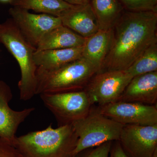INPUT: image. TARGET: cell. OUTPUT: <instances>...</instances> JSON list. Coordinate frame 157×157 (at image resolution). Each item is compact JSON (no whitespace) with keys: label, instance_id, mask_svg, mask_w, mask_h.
Segmentation results:
<instances>
[{"label":"cell","instance_id":"7402d4cb","mask_svg":"<svg viewBox=\"0 0 157 157\" xmlns=\"http://www.w3.org/2000/svg\"><path fill=\"white\" fill-rule=\"evenodd\" d=\"M0 157H22L16 147L0 138Z\"/></svg>","mask_w":157,"mask_h":157},{"label":"cell","instance_id":"7a4b0ae2","mask_svg":"<svg viewBox=\"0 0 157 157\" xmlns=\"http://www.w3.org/2000/svg\"><path fill=\"white\" fill-rule=\"evenodd\" d=\"M78 137L72 125L41 131L16 137L14 146L22 157H73Z\"/></svg>","mask_w":157,"mask_h":157},{"label":"cell","instance_id":"277c9868","mask_svg":"<svg viewBox=\"0 0 157 157\" xmlns=\"http://www.w3.org/2000/svg\"><path fill=\"white\" fill-rule=\"evenodd\" d=\"M0 43L6 47L19 65L21 78L18 87L21 100H30L36 95L37 67L33 55L36 48L23 36L11 18L0 24Z\"/></svg>","mask_w":157,"mask_h":157},{"label":"cell","instance_id":"8992f818","mask_svg":"<svg viewBox=\"0 0 157 157\" xmlns=\"http://www.w3.org/2000/svg\"><path fill=\"white\" fill-rule=\"evenodd\" d=\"M39 96L45 107L55 117L58 127L72 125L83 118L93 106L84 90Z\"/></svg>","mask_w":157,"mask_h":157},{"label":"cell","instance_id":"d6986e66","mask_svg":"<svg viewBox=\"0 0 157 157\" xmlns=\"http://www.w3.org/2000/svg\"><path fill=\"white\" fill-rule=\"evenodd\" d=\"M126 71L133 77L157 71V42L147 48Z\"/></svg>","mask_w":157,"mask_h":157},{"label":"cell","instance_id":"4fadbf2b","mask_svg":"<svg viewBox=\"0 0 157 157\" xmlns=\"http://www.w3.org/2000/svg\"><path fill=\"white\" fill-rule=\"evenodd\" d=\"M60 17L63 25L85 39L99 30L97 18L90 3L76 6Z\"/></svg>","mask_w":157,"mask_h":157},{"label":"cell","instance_id":"e0dca14e","mask_svg":"<svg viewBox=\"0 0 157 157\" xmlns=\"http://www.w3.org/2000/svg\"><path fill=\"white\" fill-rule=\"evenodd\" d=\"M90 4L100 30L112 29L125 10L119 0H91Z\"/></svg>","mask_w":157,"mask_h":157},{"label":"cell","instance_id":"5bb4252c","mask_svg":"<svg viewBox=\"0 0 157 157\" xmlns=\"http://www.w3.org/2000/svg\"><path fill=\"white\" fill-rule=\"evenodd\" d=\"M83 46L65 49L36 50L33 60L37 67L52 70L82 57Z\"/></svg>","mask_w":157,"mask_h":157},{"label":"cell","instance_id":"d4e9b609","mask_svg":"<svg viewBox=\"0 0 157 157\" xmlns=\"http://www.w3.org/2000/svg\"><path fill=\"white\" fill-rule=\"evenodd\" d=\"M12 0H0V2L2 3H10L11 2Z\"/></svg>","mask_w":157,"mask_h":157},{"label":"cell","instance_id":"ba28073f","mask_svg":"<svg viewBox=\"0 0 157 157\" xmlns=\"http://www.w3.org/2000/svg\"><path fill=\"white\" fill-rule=\"evenodd\" d=\"M97 107L102 114L123 126L157 124V105L117 101Z\"/></svg>","mask_w":157,"mask_h":157},{"label":"cell","instance_id":"ac0fdd59","mask_svg":"<svg viewBox=\"0 0 157 157\" xmlns=\"http://www.w3.org/2000/svg\"><path fill=\"white\" fill-rule=\"evenodd\" d=\"M13 7L61 17L76 6L63 0H12Z\"/></svg>","mask_w":157,"mask_h":157},{"label":"cell","instance_id":"5b68a950","mask_svg":"<svg viewBox=\"0 0 157 157\" xmlns=\"http://www.w3.org/2000/svg\"><path fill=\"white\" fill-rule=\"evenodd\" d=\"M72 125L78 137L73 157L86 149L118 140L123 127L102 114L93 106L85 117Z\"/></svg>","mask_w":157,"mask_h":157},{"label":"cell","instance_id":"cb8c5ba5","mask_svg":"<svg viewBox=\"0 0 157 157\" xmlns=\"http://www.w3.org/2000/svg\"><path fill=\"white\" fill-rule=\"evenodd\" d=\"M65 2L73 6H81L89 4L91 0H63Z\"/></svg>","mask_w":157,"mask_h":157},{"label":"cell","instance_id":"9c48e42d","mask_svg":"<svg viewBox=\"0 0 157 157\" xmlns=\"http://www.w3.org/2000/svg\"><path fill=\"white\" fill-rule=\"evenodd\" d=\"M118 141L128 157H153L157 150V124L124 125Z\"/></svg>","mask_w":157,"mask_h":157},{"label":"cell","instance_id":"2e32d148","mask_svg":"<svg viewBox=\"0 0 157 157\" xmlns=\"http://www.w3.org/2000/svg\"><path fill=\"white\" fill-rule=\"evenodd\" d=\"M112 36V29L107 31L99 30L86 38L83 45L82 57L95 67L98 73L101 71L109 52Z\"/></svg>","mask_w":157,"mask_h":157},{"label":"cell","instance_id":"ffe728a7","mask_svg":"<svg viewBox=\"0 0 157 157\" xmlns=\"http://www.w3.org/2000/svg\"><path fill=\"white\" fill-rule=\"evenodd\" d=\"M127 11L157 12V0H119Z\"/></svg>","mask_w":157,"mask_h":157},{"label":"cell","instance_id":"7c38bea8","mask_svg":"<svg viewBox=\"0 0 157 157\" xmlns=\"http://www.w3.org/2000/svg\"><path fill=\"white\" fill-rule=\"evenodd\" d=\"M118 101L157 105V71L133 77Z\"/></svg>","mask_w":157,"mask_h":157},{"label":"cell","instance_id":"52a82bcc","mask_svg":"<svg viewBox=\"0 0 157 157\" xmlns=\"http://www.w3.org/2000/svg\"><path fill=\"white\" fill-rule=\"evenodd\" d=\"M132 78L126 70L99 72L84 90L93 106H104L118 101Z\"/></svg>","mask_w":157,"mask_h":157},{"label":"cell","instance_id":"3957f363","mask_svg":"<svg viewBox=\"0 0 157 157\" xmlns=\"http://www.w3.org/2000/svg\"><path fill=\"white\" fill-rule=\"evenodd\" d=\"M98 70L83 57L52 70L37 68L36 95L82 90Z\"/></svg>","mask_w":157,"mask_h":157},{"label":"cell","instance_id":"8fae6325","mask_svg":"<svg viewBox=\"0 0 157 157\" xmlns=\"http://www.w3.org/2000/svg\"><path fill=\"white\" fill-rule=\"evenodd\" d=\"M12 94L10 87L0 80V138L14 146L18 127L34 110V107L13 110L9 102Z\"/></svg>","mask_w":157,"mask_h":157},{"label":"cell","instance_id":"6da1fadb","mask_svg":"<svg viewBox=\"0 0 157 157\" xmlns=\"http://www.w3.org/2000/svg\"><path fill=\"white\" fill-rule=\"evenodd\" d=\"M112 31L109 52L100 72L126 70L157 42V12L125 10Z\"/></svg>","mask_w":157,"mask_h":157},{"label":"cell","instance_id":"9a60e30c","mask_svg":"<svg viewBox=\"0 0 157 157\" xmlns=\"http://www.w3.org/2000/svg\"><path fill=\"white\" fill-rule=\"evenodd\" d=\"M86 39L63 25L48 31L37 45L36 50L65 49L83 46Z\"/></svg>","mask_w":157,"mask_h":157},{"label":"cell","instance_id":"484cf974","mask_svg":"<svg viewBox=\"0 0 157 157\" xmlns=\"http://www.w3.org/2000/svg\"><path fill=\"white\" fill-rule=\"evenodd\" d=\"M153 157H157V150L155 152L154 155Z\"/></svg>","mask_w":157,"mask_h":157},{"label":"cell","instance_id":"603a6c76","mask_svg":"<svg viewBox=\"0 0 157 157\" xmlns=\"http://www.w3.org/2000/svg\"><path fill=\"white\" fill-rule=\"evenodd\" d=\"M109 157H128L121 147L119 141L112 142Z\"/></svg>","mask_w":157,"mask_h":157},{"label":"cell","instance_id":"44dd1931","mask_svg":"<svg viewBox=\"0 0 157 157\" xmlns=\"http://www.w3.org/2000/svg\"><path fill=\"white\" fill-rule=\"evenodd\" d=\"M113 141H108L79 152L73 157H109Z\"/></svg>","mask_w":157,"mask_h":157},{"label":"cell","instance_id":"30bf717a","mask_svg":"<svg viewBox=\"0 0 157 157\" xmlns=\"http://www.w3.org/2000/svg\"><path fill=\"white\" fill-rule=\"evenodd\" d=\"M9 13L23 36L36 48L46 33L62 25L60 17L48 14H33L17 7L11 8Z\"/></svg>","mask_w":157,"mask_h":157}]
</instances>
